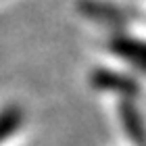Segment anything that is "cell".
Returning <instances> with one entry per match:
<instances>
[{"instance_id":"1","label":"cell","mask_w":146,"mask_h":146,"mask_svg":"<svg viewBox=\"0 0 146 146\" xmlns=\"http://www.w3.org/2000/svg\"><path fill=\"white\" fill-rule=\"evenodd\" d=\"M90 84L100 92H113V94H119L121 98H127V100H131L138 94V84L131 77L115 73V71H109V69L92 71Z\"/></svg>"},{"instance_id":"2","label":"cell","mask_w":146,"mask_h":146,"mask_svg":"<svg viewBox=\"0 0 146 146\" xmlns=\"http://www.w3.org/2000/svg\"><path fill=\"white\" fill-rule=\"evenodd\" d=\"M77 11L82 13L84 17L94 19V21L104 23V25H115L117 27V25L127 23V17H125V13L119 9V6L102 2V0H79Z\"/></svg>"},{"instance_id":"3","label":"cell","mask_w":146,"mask_h":146,"mask_svg":"<svg viewBox=\"0 0 146 146\" xmlns=\"http://www.w3.org/2000/svg\"><path fill=\"white\" fill-rule=\"evenodd\" d=\"M119 119H121L123 131L129 136V140L136 146H146V129L142 125V117L127 98H121L119 102Z\"/></svg>"},{"instance_id":"4","label":"cell","mask_w":146,"mask_h":146,"mask_svg":"<svg viewBox=\"0 0 146 146\" xmlns=\"http://www.w3.org/2000/svg\"><path fill=\"white\" fill-rule=\"evenodd\" d=\"M111 50L131 65L146 71V42H138L134 38H113Z\"/></svg>"},{"instance_id":"5","label":"cell","mask_w":146,"mask_h":146,"mask_svg":"<svg viewBox=\"0 0 146 146\" xmlns=\"http://www.w3.org/2000/svg\"><path fill=\"white\" fill-rule=\"evenodd\" d=\"M21 121H23V113H21V109H19L17 104L4 107L0 111V144L19 129Z\"/></svg>"}]
</instances>
